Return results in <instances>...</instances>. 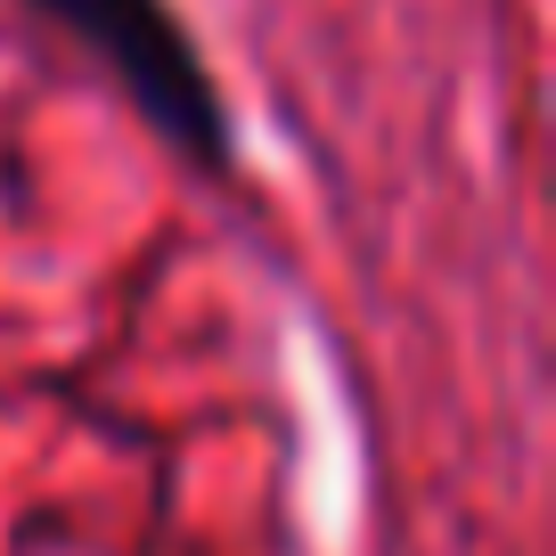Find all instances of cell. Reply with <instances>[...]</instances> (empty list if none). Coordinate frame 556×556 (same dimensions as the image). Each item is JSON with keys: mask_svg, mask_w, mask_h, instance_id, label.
Wrapping results in <instances>:
<instances>
[{"mask_svg": "<svg viewBox=\"0 0 556 556\" xmlns=\"http://www.w3.org/2000/svg\"><path fill=\"white\" fill-rule=\"evenodd\" d=\"M41 9L106 58V74L123 83V99L139 115L156 123L164 148H180L205 173H229V106L164 0H41Z\"/></svg>", "mask_w": 556, "mask_h": 556, "instance_id": "1", "label": "cell"}]
</instances>
